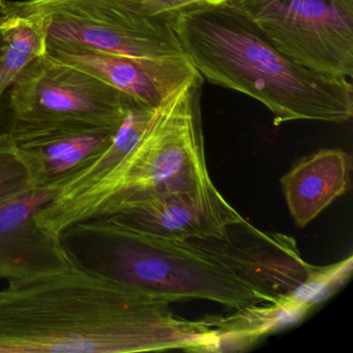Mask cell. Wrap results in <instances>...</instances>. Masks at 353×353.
<instances>
[{
	"instance_id": "cell-14",
	"label": "cell",
	"mask_w": 353,
	"mask_h": 353,
	"mask_svg": "<svg viewBox=\"0 0 353 353\" xmlns=\"http://www.w3.org/2000/svg\"><path fill=\"white\" fill-rule=\"evenodd\" d=\"M32 188V175L11 134L0 137V200Z\"/></svg>"
},
{
	"instance_id": "cell-5",
	"label": "cell",
	"mask_w": 353,
	"mask_h": 353,
	"mask_svg": "<svg viewBox=\"0 0 353 353\" xmlns=\"http://www.w3.org/2000/svg\"><path fill=\"white\" fill-rule=\"evenodd\" d=\"M9 16L36 22L47 40L138 61L188 57L172 21L154 17L148 0H5L0 17Z\"/></svg>"
},
{
	"instance_id": "cell-7",
	"label": "cell",
	"mask_w": 353,
	"mask_h": 353,
	"mask_svg": "<svg viewBox=\"0 0 353 353\" xmlns=\"http://www.w3.org/2000/svg\"><path fill=\"white\" fill-rule=\"evenodd\" d=\"M16 121L39 125H80L117 131L129 97L45 53L8 92Z\"/></svg>"
},
{
	"instance_id": "cell-6",
	"label": "cell",
	"mask_w": 353,
	"mask_h": 353,
	"mask_svg": "<svg viewBox=\"0 0 353 353\" xmlns=\"http://www.w3.org/2000/svg\"><path fill=\"white\" fill-rule=\"evenodd\" d=\"M299 65L353 75V0H225Z\"/></svg>"
},
{
	"instance_id": "cell-10",
	"label": "cell",
	"mask_w": 353,
	"mask_h": 353,
	"mask_svg": "<svg viewBox=\"0 0 353 353\" xmlns=\"http://www.w3.org/2000/svg\"><path fill=\"white\" fill-rule=\"evenodd\" d=\"M46 54L90 74L130 98L159 106L198 71L188 57L138 61L80 45L47 40Z\"/></svg>"
},
{
	"instance_id": "cell-9",
	"label": "cell",
	"mask_w": 353,
	"mask_h": 353,
	"mask_svg": "<svg viewBox=\"0 0 353 353\" xmlns=\"http://www.w3.org/2000/svg\"><path fill=\"white\" fill-rule=\"evenodd\" d=\"M107 216L134 230L177 241L221 239L231 226L245 220L214 183L166 192Z\"/></svg>"
},
{
	"instance_id": "cell-4",
	"label": "cell",
	"mask_w": 353,
	"mask_h": 353,
	"mask_svg": "<svg viewBox=\"0 0 353 353\" xmlns=\"http://www.w3.org/2000/svg\"><path fill=\"white\" fill-rule=\"evenodd\" d=\"M200 74L167 97L143 137L105 176L77 195L54 198L37 223L59 235L71 225L179 190L214 183L208 174L201 127Z\"/></svg>"
},
{
	"instance_id": "cell-1",
	"label": "cell",
	"mask_w": 353,
	"mask_h": 353,
	"mask_svg": "<svg viewBox=\"0 0 353 353\" xmlns=\"http://www.w3.org/2000/svg\"><path fill=\"white\" fill-rule=\"evenodd\" d=\"M59 236L75 268L171 303L203 299L249 312L287 303L276 288L278 253L245 219L221 239H162L111 216L76 223Z\"/></svg>"
},
{
	"instance_id": "cell-12",
	"label": "cell",
	"mask_w": 353,
	"mask_h": 353,
	"mask_svg": "<svg viewBox=\"0 0 353 353\" xmlns=\"http://www.w3.org/2000/svg\"><path fill=\"white\" fill-rule=\"evenodd\" d=\"M350 173V156L340 148H324L297 162L280 181L295 225L305 228L344 195Z\"/></svg>"
},
{
	"instance_id": "cell-15",
	"label": "cell",
	"mask_w": 353,
	"mask_h": 353,
	"mask_svg": "<svg viewBox=\"0 0 353 353\" xmlns=\"http://www.w3.org/2000/svg\"><path fill=\"white\" fill-rule=\"evenodd\" d=\"M16 117L10 105L9 97L0 99V137L11 134Z\"/></svg>"
},
{
	"instance_id": "cell-13",
	"label": "cell",
	"mask_w": 353,
	"mask_h": 353,
	"mask_svg": "<svg viewBox=\"0 0 353 353\" xmlns=\"http://www.w3.org/2000/svg\"><path fill=\"white\" fill-rule=\"evenodd\" d=\"M47 37L28 18L0 17V99L34 59L46 53Z\"/></svg>"
},
{
	"instance_id": "cell-2",
	"label": "cell",
	"mask_w": 353,
	"mask_h": 353,
	"mask_svg": "<svg viewBox=\"0 0 353 353\" xmlns=\"http://www.w3.org/2000/svg\"><path fill=\"white\" fill-rule=\"evenodd\" d=\"M218 324L179 317L166 299L75 266L0 290V353L203 351Z\"/></svg>"
},
{
	"instance_id": "cell-11",
	"label": "cell",
	"mask_w": 353,
	"mask_h": 353,
	"mask_svg": "<svg viewBox=\"0 0 353 353\" xmlns=\"http://www.w3.org/2000/svg\"><path fill=\"white\" fill-rule=\"evenodd\" d=\"M117 131L80 125H39L15 121L11 136L34 187H65L110 145Z\"/></svg>"
},
{
	"instance_id": "cell-16",
	"label": "cell",
	"mask_w": 353,
	"mask_h": 353,
	"mask_svg": "<svg viewBox=\"0 0 353 353\" xmlns=\"http://www.w3.org/2000/svg\"><path fill=\"white\" fill-rule=\"evenodd\" d=\"M225 0H204V3H224Z\"/></svg>"
},
{
	"instance_id": "cell-17",
	"label": "cell",
	"mask_w": 353,
	"mask_h": 353,
	"mask_svg": "<svg viewBox=\"0 0 353 353\" xmlns=\"http://www.w3.org/2000/svg\"><path fill=\"white\" fill-rule=\"evenodd\" d=\"M3 1H5V0H0V8L3 7Z\"/></svg>"
},
{
	"instance_id": "cell-8",
	"label": "cell",
	"mask_w": 353,
	"mask_h": 353,
	"mask_svg": "<svg viewBox=\"0 0 353 353\" xmlns=\"http://www.w3.org/2000/svg\"><path fill=\"white\" fill-rule=\"evenodd\" d=\"M63 185L34 187L0 200V279L32 282L74 268L59 235L37 223V214Z\"/></svg>"
},
{
	"instance_id": "cell-3",
	"label": "cell",
	"mask_w": 353,
	"mask_h": 353,
	"mask_svg": "<svg viewBox=\"0 0 353 353\" xmlns=\"http://www.w3.org/2000/svg\"><path fill=\"white\" fill-rule=\"evenodd\" d=\"M172 26L203 79L255 99L272 113L274 125L295 121L344 123L352 117L353 88L347 78L295 63L226 3L189 6L176 14Z\"/></svg>"
}]
</instances>
